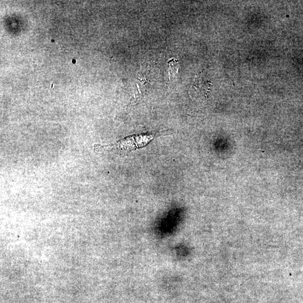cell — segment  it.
Segmentation results:
<instances>
[{"label": "cell", "instance_id": "cell-1", "mask_svg": "<svg viewBox=\"0 0 303 303\" xmlns=\"http://www.w3.org/2000/svg\"><path fill=\"white\" fill-rule=\"evenodd\" d=\"M153 138L151 135L143 134L127 137L116 143V144L105 146L96 145L97 148H110L112 151L119 153H128L143 146H145Z\"/></svg>", "mask_w": 303, "mask_h": 303}, {"label": "cell", "instance_id": "cell-2", "mask_svg": "<svg viewBox=\"0 0 303 303\" xmlns=\"http://www.w3.org/2000/svg\"><path fill=\"white\" fill-rule=\"evenodd\" d=\"M168 63L169 64V76L171 80L178 74L179 68V62L175 59H170Z\"/></svg>", "mask_w": 303, "mask_h": 303}]
</instances>
